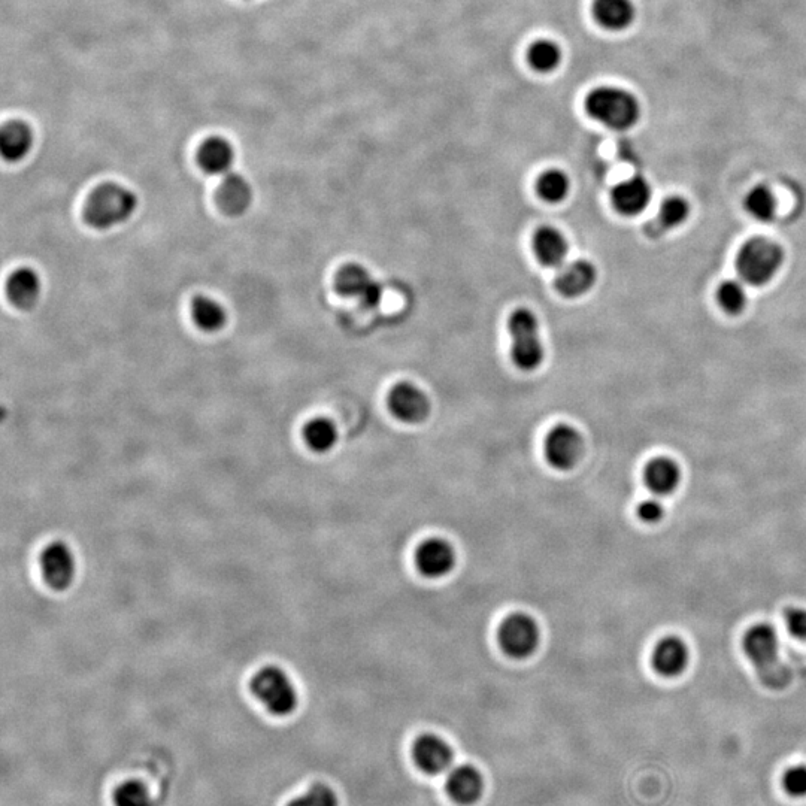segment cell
<instances>
[{"instance_id":"13","label":"cell","mask_w":806,"mask_h":806,"mask_svg":"<svg viewBox=\"0 0 806 806\" xmlns=\"http://www.w3.org/2000/svg\"><path fill=\"white\" fill-rule=\"evenodd\" d=\"M415 562L424 577L441 578L453 571L456 553L444 539H429L418 548Z\"/></svg>"},{"instance_id":"11","label":"cell","mask_w":806,"mask_h":806,"mask_svg":"<svg viewBox=\"0 0 806 806\" xmlns=\"http://www.w3.org/2000/svg\"><path fill=\"white\" fill-rule=\"evenodd\" d=\"M654 671L665 678H677L686 672L690 663V651L686 642L678 636L660 639L651 654Z\"/></svg>"},{"instance_id":"22","label":"cell","mask_w":806,"mask_h":806,"mask_svg":"<svg viewBox=\"0 0 806 806\" xmlns=\"http://www.w3.org/2000/svg\"><path fill=\"white\" fill-rule=\"evenodd\" d=\"M593 14L605 29L620 32L632 26L636 8L632 0H595Z\"/></svg>"},{"instance_id":"30","label":"cell","mask_w":806,"mask_h":806,"mask_svg":"<svg viewBox=\"0 0 806 806\" xmlns=\"http://www.w3.org/2000/svg\"><path fill=\"white\" fill-rule=\"evenodd\" d=\"M569 178L560 171H548L538 180V195L550 203L562 202L569 193Z\"/></svg>"},{"instance_id":"32","label":"cell","mask_w":806,"mask_h":806,"mask_svg":"<svg viewBox=\"0 0 806 806\" xmlns=\"http://www.w3.org/2000/svg\"><path fill=\"white\" fill-rule=\"evenodd\" d=\"M115 806H153L147 787L139 781H127L114 793Z\"/></svg>"},{"instance_id":"35","label":"cell","mask_w":806,"mask_h":806,"mask_svg":"<svg viewBox=\"0 0 806 806\" xmlns=\"http://www.w3.org/2000/svg\"><path fill=\"white\" fill-rule=\"evenodd\" d=\"M784 789L796 798L806 796V766L789 769L783 778Z\"/></svg>"},{"instance_id":"36","label":"cell","mask_w":806,"mask_h":806,"mask_svg":"<svg viewBox=\"0 0 806 806\" xmlns=\"http://www.w3.org/2000/svg\"><path fill=\"white\" fill-rule=\"evenodd\" d=\"M636 512H638V517L641 518L644 523L656 524L665 517V506H663L662 502L657 498L647 499V501H642L641 504L638 505Z\"/></svg>"},{"instance_id":"12","label":"cell","mask_w":806,"mask_h":806,"mask_svg":"<svg viewBox=\"0 0 806 806\" xmlns=\"http://www.w3.org/2000/svg\"><path fill=\"white\" fill-rule=\"evenodd\" d=\"M389 408L399 420L415 424L426 420L430 412V402L414 384L401 383L390 392Z\"/></svg>"},{"instance_id":"1","label":"cell","mask_w":806,"mask_h":806,"mask_svg":"<svg viewBox=\"0 0 806 806\" xmlns=\"http://www.w3.org/2000/svg\"><path fill=\"white\" fill-rule=\"evenodd\" d=\"M138 198L132 190L118 184H103L90 195L84 220L93 229H112L135 214Z\"/></svg>"},{"instance_id":"17","label":"cell","mask_w":806,"mask_h":806,"mask_svg":"<svg viewBox=\"0 0 806 806\" xmlns=\"http://www.w3.org/2000/svg\"><path fill=\"white\" fill-rule=\"evenodd\" d=\"M217 202L220 208L230 217L244 214L253 202V189L242 175H224L217 192Z\"/></svg>"},{"instance_id":"6","label":"cell","mask_w":806,"mask_h":806,"mask_svg":"<svg viewBox=\"0 0 806 806\" xmlns=\"http://www.w3.org/2000/svg\"><path fill=\"white\" fill-rule=\"evenodd\" d=\"M742 648L759 671L786 669L780 662V636L771 624L757 623L751 626L742 638Z\"/></svg>"},{"instance_id":"24","label":"cell","mask_w":806,"mask_h":806,"mask_svg":"<svg viewBox=\"0 0 806 806\" xmlns=\"http://www.w3.org/2000/svg\"><path fill=\"white\" fill-rule=\"evenodd\" d=\"M33 145L32 130L20 121H11L5 124L0 136L3 159L8 162H18L24 159Z\"/></svg>"},{"instance_id":"10","label":"cell","mask_w":806,"mask_h":806,"mask_svg":"<svg viewBox=\"0 0 806 806\" xmlns=\"http://www.w3.org/2000/svg\"><path fill=\"white\" fill-rule=\"evenodd\" d=\"M42 574L51 589L57 592L69 589L75 578V557L68 545L53 542L41 556Z\"/></svg>"},{"instance_id":"16","label":"cell","mask_w":806,"mask_h":806,"mask_svg":"<svg viewBox=\"0 0 806 806\" xmlns=\"http://www.w3.org/2000/svg\"><path fill=\"white\" fill-rule=\"evenodd\" d=\"M680 466L669 457H656L644 469V483L653 495L669 496L677 492L683 480Z\"/></svg>"},{"instance_id":"20","label":"cell","mask_w":806,"mask_h":806,"mask_svg":"<svg viewBox=\"0 0 806 806\" xmlns=\"http://www.w3.org/2000/svg\"><path fill=\"white\" fill-rule=\"evenodd\" d=\"M533 250L542 265L557 268L568 256V242L559 230L544 226L533 236Z\"/></svg>"},{"instance_id":"8","label":"cell","mask_w":806,"mask_h":806,"mask_svg":"<svg viewBox=\"0 0 806 806\" xmlns=\"http://www.w3.org/2000/svg\"><path fill=\"white\" fill-rule=\"evenodd\" d=\"M502 650L512 659H526L539 644V629L532 617L514 614L506 618L499 630Z\"/></svg>"},{"instance_id":"15","label":"cell","mask_w":806,"mask_h":806,"mask_svg":"<svg viewBox=\"0 0 806 806\" xmlns=\"http://www.w3.org/2000/svg\"><path fill=\"white\" fill-rule=\"evenodd\" d=\"M651 196L653 190L650 183L645 178L632 177L612 190V203L620 214L633 217L650 205Z\"/></svg>"},{"instance_id":"9","label":"cell","mask_w":806,"mask_h":806,"mask_svg":"<svg viewBox=\"0 0 806 806\" xmlns=\"http://www.w3.org/2000/svg\"><path fill=\"white\" fill-rule=\"evenodd\" d=\"M583 454V438L575 427L559 424L545 439V457L553 468L569 471Z\"/></svg>"},{"instance_id":"25","label":"cell","mask_w":806,"mask_h":806,"mask_svg":"<svg viewBox=\"0 0 806 806\" xmlns=\"http://www.w3.org/2000/svg\"><path fill=\"white\" fill-rule=\"evenodd\" d=\"M303 435H305V441L309 448L317 451V453H326V451L332 450L336 445V441H338V430H336L335 424L330 420H326V418L309 421L306 424Z\"/></svg>"},{"instance_id":"3","label":"cell","mask_w":806,"mask_h":806,"mask_svg":"<svg viewBox=\"0 0 806 806\" xmlns=\"http://www.w3.org/2000/svg\"><path fill=\"white\" fill-rule=\"evenodd\" d=\"M586 109L596 121L614 130H627L641 117L635 95L618 87H599L587 96Z\"/></svg>"},{"instance_id":"7","label":"cell","mask_w":806,"mask_h":806,"mask_svg":"<svg viewBox=\"0 0 806 806\" xmlns=\"http://www.w3.org/2000/svg\"><path fill=\"white\" fill-rule=\"evenodd\" d=\"M335 287L339 295L354 299L363 308H375L383 299V286L360 265L344 266L336 275Z\"/></svg>"},{"instance_id":"18","label":"cell","mask_w":806,"mask_h":806,"mask_svg":"<svg viewBox=\"0 0 806 806\" xmlns=\"http://www.w3.org/2000/svg\"><path fill=\"white\" fill-rule=\"evenodd\" d=\"M596 278H598V274L592 263L587 260H577L560 269L556 278V287L566 298H578L592 290Z\"/></svg>"},{"instance_id":"34","label":"cell","mask_w":806,"mask_h":806,"mask_svg":"<svg viewBox=\"0 0 806 806\" xmlns=\"http://www.w3.org/2000/svg\"><path fill=\"white\" fill-rule=\"evenodd\" d=\"M784 623L793 638L806 642V609L787 608L784 612Z\"/></svg>"},{"instance_id":"31","label":"cell","mask_w":806,"mask_h":806,"mask_svg":"<svg viewBox=\"0 0 806 806\" xmlns=\"http://www.w3.org/2000/svg\"><path fill=\"white\" fill-rule=\"evenodd\" d=\"M690 215V205L681 196H671L662 202L659 209V223L665 229H675L686 223Z\"/></svg>"},{"instance_id":"21","label":"cell","mask_w":806,"mask_h":806,"mask_svg":"<svg viewBox=\"0 0 806 806\" xmlns=\"http://www.w3.org/2000/svg\"><path fill=\"white\" fill-rule=\"evenodd\" d=\"M6 290L17 308L30 309L38 303L41 296V280L32 269L20 268L9 277Z\"/></svg>"},{"instance_id":"19","label":"cell","mask_w":806,"mask_h":806,"mask_svg":"<svg viewBox=\"0 0 806 806\" xmlns=\"http://www.w3.org/2000/svg\"><path fill=\"white\" fill-rule=\"evenodd\" d=\"M447 790L460 805H472L484 792V780L472 766H459L448 775Z\"/></svg>"},{"instance_id":"29","label":"cell","mask_w":806,"mask_h":806,"mask_svg":"<svg viewBox=\"0 0 806 806\" xmlns=\"http://www.w3.org/2000/svg\"><path fill=\"white\" fill-rule=\"evenodd\" d=\"M748 296L744 284L729 280L720 284L717 290V302L727 314H741L747 306Z\"/></svg>"},{"instance_id":"14","label":"cell","mask_w":806,"mask_h":806,"mask_svg":"<svg viewBox=\"0 0 806 806\" xmlns=\"http://www.w3.org/2000/svg\"><path fill=\"white\" fill-rule=\"evenodd\" d=\"M412 756L421 771L427 774H441L450 768L453 753L444 739L435 735H424L415 741Z\"/></svg>"},{"instance_id":"27","label":"cell","mask_w":806,"mask_h":806,"mask_svg":"<svg viewBox=\"0 0 806 806\" xmlns=\"http://www.w3.org/2000/svg\"><path fill=\"white\" fill-rule=\"evenodd\" d=\"M192 312L196 324L205 332H217L226 324L227 314L223 306L205 296L195 299Z\"/></svg>"},{"instance_id":"5","label":"cell","mask_w":806,"mask_h":806,"mask_svg":"<svg viewBox=\"0 0 806 806\" xmlns=\"http://www.w3.org/2000/svg\"><path fill=\"white\" fill-rule=\"evenodd\" d=\"M251 692L278 717L292 714L298 706V693L286 672L265 666L251 680Z\"/></svg>"},{"instance_id":"33","label":"cell","mask_w":806,"mask_h":806,"mask_svg":"<svg viewBox=\"0 0 806 806\" xmlns=\"http://www.w3.org/2000/svg\"><path fill=\"white\" fill-rule=\"evenodd\" d=\"M289 806H339L338 796L324 784H315L306 795L295 799Z\"/></svg>"},{"instance_id":"26","label":"cell","mask_w":806,"mask_h":806,"mask_svg":"<svg viewBox=\"0 0 806 806\" xmlns=\"http://www.w3.org/2000/svg\"><path fill=\"white\" fill-rule=\"evenodd\" d=\"M744 205L751 217L763 221V223H769L777 215V199H775L772 190L766 186H757L751 189L747 198H745Z\"/></svg>"},{"instance_id":"2","label":"cell","mask_w":806,"mask_h":806,"mask_svg":"<svg viewBox=\"0 0 806 806\" xmlns=\"http://www.w3.org/2000/svg\"><path fill=\"white\" fill-rule=\"evenodd\" d=\"M784 251L768 238H751L739 248L736 271L742 281L760 287L771 283L783 268Z\"/></svg>"},{"instance_id":"23","label":"cell","mask_w":806,"mask_h":806,"mask_svg":"<svg viewBox=\"0 0 806 806\" xmlns=\"http://www.w3.org/2000/svg\"><path fill=\"white\" fill-rule=\"evenodd\" d=\"M235 153L232 145L223 138H211L203 142L199 151L202 169L211 175H227L232 171Z\"/></svg>"},{"instance_id":"28","label":"cell","mask_w":806,"mask_h":806,"mask_svg":"<svg viewBox=\"0 0 806 806\" xmlns=\"http://www.w3.org/2000/svg\"><path fill=\"white\" fill-rule=\"evenodd\" d=\"M529 62L536 71L547 74L559 68L562 62V51L559 45L551 41H538L530 47Z\"/></svg>"},{"instance_id":"4","label":"cell","mask_w":806,"mask_h":806,"mask_svg":"<svg viewBox=\"0 0 806 806\" xmlns=\"http://www.w3.org/2000/svg\"><path fill=\"white\" fill-rule=\"evenodd\" d=\"M512 338V360L523 371H533L544 360V345L539 336V323L529 309H515L509 317Z\"/></svg>"}]
</instances>
